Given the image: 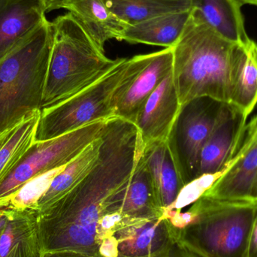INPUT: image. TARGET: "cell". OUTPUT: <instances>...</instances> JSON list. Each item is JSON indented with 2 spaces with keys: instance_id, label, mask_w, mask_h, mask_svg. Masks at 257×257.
<instances>
[{
  "instance_id": "obj_2",
  "label": "cell",
  "mask_w": 257,
  "mask_h": 257,
  "mask_svg": "<svg viewBox=\"0 0 257 257\" xmlns=\"http://www.w3.org/2000/svg\"><path fill=\"white\" fill-rule=\"evenodd\" d=\"M257 201L200 196L169 220L176 244L200 257H247Z\"/></svg>"
},
{
  "instance_id": "obj_7",
  "label": "cell",
  "mask_w": 257,
  "mask_h": 257,
  "mask_svg": "<svg viewBox=\"0 0 257 257\" xmlns=\"http://www.w3.org/2000/svg\"><path fill=\"white\" fill-rule=\"evenodd\" d=\"M106 121L95 122L50 140L35 141L0 184V204L33 180L69 164L100 136Z\"/></svg>"
},
{
  "instance_id": "obj_13",
  "label": "cell",
  "mask_w": 257,
  "mask_h": 257,
  "mask_svg": "<svg viewBox=\"0 0 257 257\" xmlns=\"http://www.w3.org/2000/svg\"><path fill=\"white\" fill-rule=\"evenodd\" d=\"M180 108L172 71L151 95L135 124L143 143L167 141Z\"/></svg>"
},
{
  "instance_id": "obj_16",
  "label": "cell",
  "mask_w": 257,
  "mask_h": 257,
  "mask_svg": "<svg viewBox=\"0 0 257 257\" xmlns=\"http://www.w3.org/2000/svg\"><path fill=\"white\" fill-rule=\"evenodd\" d=\"M229 104L248 117L257 104V43L237 45L230 72Z\"/></svg>"
},
{
  "instance_id": "obj_21",
  "label": "cell",
  "mask_w": 257,
  "mask_h": 257,
  "mask_svg": "<svg viewBox=\"0 0 257 257\" xmlns=\"http://www.w3.org/2000/svg\"><path fill=\"white\" fill-rule=\"evenodd\" d=\"M101 134L54 176L36 204L38 214L43 212L67 194L90 173L99 157L102 142Z\"/></svg>"
},
{
  "instance_id": "obj_29",
  "label": "cell",
  "mask_w": 257,
  "mask_h": 257,
  "mask_svg": "<svg viewBox=\"0 0 257 257\" xmlns=\"http://www.w3.org/2000/svg\"><path fill=\"white\" fill-rule=\"evenodd\" d=\"M13 211V209L0 208V236L3 234L8 222L10 220Z\"/></svg>"
},
{
  "instance_id": "obj_23",
  "label": "cell",
  "mask_w": 257,
  "mask_h": 257,
  "mask_svg": "<svg viewBox=\"0 0 257 257\" xmlns=\"http://www.w3.org/2000/svg\"><path fill=\"white\" fill-rule=\"evenodd\" d=\"M127 24L192 9L191 0H103Z\"/></svg>"
},
{
  "instance_id": "obj_24",
  "label": "cell",
  "mask_w": 257,
  "mask_h": 257,
  "mask_svg": "<svg viewBox=\"0 0 257 257\" xmlns=\"http://www.w3.org/2000/svg\"><path fill=\"white\" fill-rule=\"evenodd\" d=\"M40 113L41 111H36L24 119L0 149V184L36 141Z\"/></svg>"
},
{
  "instance_id": "obj_6",
  "label": "cell",
  "mask_w": 257,
  "mask_h": 257,
  "mask_svg": "<svg viewBox=\"0 0 257 257\" xmlns=\"http://www.w3.org/2000/svg\"><path fill=\"white\" fill-rule=\"evenodd\" d=\"M128 58L106 75L69 99L41 110L36 141L50 140L90 123L115 117V97L127 69Z\"/></svg>"
},
{
  "instance_id": "obj_12",
  "label": "cell",
  "mask_w": 257,
  "mask_h": 257,
  "mask_svg": "<svg viewBox=\"0 0 257 257\" xmlns=\"http://www.w3.org/2000/svg\"><path fill=\"white\" fill-rule=\"evenodd\" d=\"M247 118L230 104H226L201 152L199 179L205 176L219 178L224 173Z\"/></svg>"
},
{
  "instance_id": "obj_22",
  "label": "cell",
  "mask_w": 257,
  "mask_h": 257,
  "mask_svg": "<svg viewBox=\"0 0 257 257\" xmlns=\"http://www.w3.org/2000/svg\"><path fill=\"white\" fill-rule=\"evenodd\" d=\"M192 9L128 24L121 41L131 44L172 48L181 37Z\"/></svg>"
},
{
  "instance_id": "obj_1",
  "label": "cell",
  "mask_w": 257,
  "mask_h": 257,
  "mask_svg": "<svg viewBox=\"0 0 257 257\" xmlns=\"http://www.w3.org/2000/svg\"><path fill=\"white\" fill-rule=\"evenodd\" d=\"M96 165L70 192L38 214L42 253L102 257L99 247L122 221L121 209L143 147L136 125L114 117L102 131Z\"/></svg>"
},
{
  "instance_id": "obj_25",
  "label": "cell",
  "mask_w": 257,
  "mask_h": 257,
  "mask_svg": "<svg viewBox=\"0 0 257 257\" xmlns=\"http://www.w3.org/2000/svg\"><path fill=\"white\" fill-rule=\"evenodd\" d=\"M99 254L102 257H117V240L114 238V235L107 237L102 241L99 247Z\"/></svg>"
},
{
  "instance_id": "obj_10",
  "label": "cell",
  "mask_w": 257,
  "mask_h": 257,
  "mask_svg": "<svg viewBox=\"0 0 257 257\" xmlns=\"http://www.w3.org/2000/svg\"><path fill=\"white\" fill-rule=\"evenodd\" d=\"M256 174L257 114L243 128L224 173L202 196L221 200L256 201L252 196Z\"/></svg>"
},
{
  "instance_id": "obj_14",
  "label": "cell",
  "mask_w": 257,
  "mask_h": 257,
  "mask_svg": "<svg viewBox=\"0 0 257 257\" xmlns=\"http://www.w3.org/2000/svg\"><path fill=\"white\" fill-rule=\"evenodd\" d=\"M40 0H0V60L46 19Z\"/></svg>"
},
{
  "instance_id": "obj_20",
  "label": "cell",
  "mask_w": 257,
  "mask_h": 257,
  "mask_svg": "<svg viewBox=\"0 0 257 257\" xmlns=\"http://www.w3.org/2000/svg\"><path fill=\"white\" fill-rule=\"evenodd\" d=\"M35 210H14L0 236V257H42Z\"/></svg>"
},
{
  "instance_id": "obj_11",
  "label": "cell",
  "mask_w": 257,
  "mask_h": 257,
  "mask_svg": "<svg viewBox=\"0 0 257 257\" xmlns=\"http://www.w3.org/2000/svg\"><path fill=\"white\" fill-rule=\"evenodd\" d=\"M117 257H156L170 251L176 244L166 217L135 220L120 225L113 234Z\"/></svg>"
},
{
  "instance_id": "obj_18",
  "label": "cell",
  "mask_w": 257,
  "mask_h": 257,
  "mask_svg": "<svg viewBox=\"0 0 257 257\" xmlns=\"http://www.w3.org/2000/svg\"><path fill=\"white\" fill-rule=\"evenodd\" d=\"M143 147L126 190L122 206L120 225L135 220L162 217L165 214L142 154Z\"/></svg>"
},
{
  "instance_id": "obj_31",
  "label": "cell",
  "mask_w": 257,
  "mask_h": 257,
  "mask_svg": "<svg viewBox=\"0 0 257 257\" xmlns=\"http://www.w3.org/2000/svg\"><path fill=\"white\" fill-rule=\"evenodd\" d=\"M17 126H18V125H17ZM16 126H15V127H16ZM15 127L10 128V130H6V131L0 133V149L3 148V145L6 144V142L9 140V138L11 137L12 133H13L14 130H15Z\"/></svg>"
},
{
  "instance_id": "obj_33",
  "label": "cell",
  "mask_w": 257,
  "mask_h": 257,
  "mask_svg": "<svg viewBox=\"0 0 257 257\" xmlns=\"http://www.w3.org/2000/svg\"><path fill=\"white\" fill-rule=\"evenodd\" d=\"M256 193H257V174L256 175V178H255L254 183H253V193H252V196H253V199H255V200H256Z\"/></svg>"
},
{
  "instance_id": "obj_28",
  "label": "cell",
  "mask_w": 257,
  "mask_h": 257,
  "mask_svg": "<svg viewBox=\"0 0 257 257\" xmlns=\"http://www.w3.org/2000/svg\"><path fill=\"white\" fill-rule=\"evenodd\" d=\"M40 1L45 8V12H50L56 9H62L63 5L68 0H40Z\"/></svg>"
},
{
  "instance_id": "obj_26",
  "label": "cell",
  "mask_w": 257,
  "mask_h": 257,
  "mask_svg": "<svg viewBox=\"0 0 257 257\" xmlns=\"http://www.w3.org/2000/svg\"><path fill=\"white\" fill-rule=\"evenodd\" d=\"M247 257H257V214L250 232Z\"/></svg>"
},
{
  "instance_id": "obj_3",
  "label": "cell",
  "mask_w": 257,
  "mask_h": 257,
  "mask_svg": "<svg viewBox=\"0 0 257 257\" xmlns=\"http://www.w3.org/2000/svg\"><path fill=\"white\" fill-rule=\"evenodd\" d=\"M236 45L219 36L192 9L181 37L172 47V72L181 106L201 97L229 103Z\"/></svg>"
},
{
  "instance_id": "obj_5",
  "label": "cell",
  "mask_w": 257,
  "mask_h": 257,
  "mask_svg": "<svg viewBox=\"0 0 257 257\" xmlns=\"http://www.w3.org/2000/svg\"><path fill=\"white\" fill-rule=\"evenodd\" d=\"M53 33L45 19L0 60V133L42 110Z\"/></svg>"
},
{
  "instance_id": "obj_17",
  "label": "cell",
  "mask_w": 257,
  "mask_h": 257,
  "mask_svg": "<svg viewBox=\"0 0 257 257\" xmlns=\"http://www.w3.org/2000/svg\"><path fill=\"white\" fill-rule=\"evenodd\" d=\"M62 9L69 11L102 51L111 39L121 41L128 24L103 0H68Z\"/></svg>"
},
{
  "instance_id": "obj_9",
  "label": "cell",
  "mask_w": 257,
  "mask_h": 257,
  "mask_svg": "<svg viewBox=\"0 0 257 257\" xmlns=\"http://www.w3.org/2000/svg\"><path fill=\"white\" fill-rule=\"evenodd\" d=\"M172 69V48L128 58L126 75L114 97L115 117L136 124L144 105Z\"/></svg>"
},
{
  "instance_id": "obj_4",
  "label": "cell",
  "mask_w": 257,
  "mask_h": 257,
  "mask_svg": "<svg viewBox=\"0 0 257 257\" xmlns=\"http://www.w3.org/2000/svg\"><path fill=\"white\" fill-rule=\"evenodd\" d=\"M51 23L52 49L42 109L57 105L90 87L122 60L107 57L69 12Z\"/></svg>"
},
{
  "instance_id": "obj_32",
  "label": "cell",
  "mask_w": 257,
  "mask_h": 257,
  "mask_svg": "<svg viewBox=\"0 0 257 257\" xmlns=\"http://www.w3.org/2000/svg\"><path fill=\"white\" fill-rule=\"evenodd\" d=\"M237 1L242 6L244 5H250V6L257 7V0H237Z\"/></svg>"
},
{
  "instance_id": "obj_27",
  "label": "cell",
  "mask_w": 257,
  "mask_h": 257,
  "mask_svg": "<svg viewBox=\"0 0 257 257\" xmlns=\"http://www.w3.org/2000/svg\"><path fill=\"white\" fill-rule=\"evenodd\" d=\"M156 257H200L195 253H192L190 250L181 247L179 244H175L170 251L163 256Z\"/></svg>"
},
{
  "instance_id": "obj_30",
  "label": "cell",
  "mask_w": 257,
  "mask_h": 257,
  "mask_svg": "<svg viewBox=\"0 0 257 257\" xmlns=\"http://www.w3.org/2000/svg\"><path fill=\"white\" fill-rule=\"evenodd\" d=\"M42 257H93L73 252L59 251L43 253Z\"/></svg>"
},
{
  "instance_id": "obj_19",
  "label": "cell",
  "mask_w": 257,
  "mask_h": 257,
  "mask_svg": "<svg viewBox=\"0 0 257 257\" xmlns=\"http://www.w3.org/2000/svg\"><path fill=\"white\" fill-rule=\"evenodd\" d=\"M192 9L216 33L235 45L250 39L241 6L237 0H191Z\"/></svg>"
},
{
  "instance_id": "obj_15",
  "label": "cell",
  "mask_w": 257,
  "mask_h": 257,
  "mask_svg": "<svg viewBox=\"0 0 257 257\" xmlns=\"http://www.w3.org/2000/svg\"><path fill=\"white\" fill-rule=\"evenodd\" d=\"M142 154L159 202L166 214L170 211L185 185L177 169L167 141H154L144 144Z\"/></svg>"
},
{
  "instance_id": "obj_34",
  "label": "cell",
  "mask_w": 257,
  "mask_h": 257,
  "mask_svg": "<svg viewBox=\"0 0 257 257\" xmlns=\"http://www.w3.org/2000/svg\"><path fill=\"white\" fill-rule=\"evenodd\" d=\"M256 200H257V193H256Z\"/></svg>"
},
{
  "instance_id": "obj_8",
  "label": "cell",
  "mask_w": 257,
  "mask_h": 257,
  "mask_svg": "<svg viewBox=\"0 0 257 257\" xmlns=\"http://www.w3.org/2000/svg\"><path fill=\"white\" fill-rule=\"evenodd\" d=\"M226 104L201 97L180 108L167 144L185 187L199 179L201 152Z\"/></svg>"
}]
</instances>
